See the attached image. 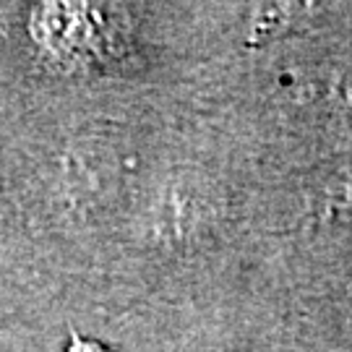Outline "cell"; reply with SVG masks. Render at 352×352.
I'll list each match as a JSON object with an SVG mask.
<instances>
[{
	"mask_svg": "<svg viewBox=\"0 0 352 352\" xmlns=\"http://www.w3.org/2000/svg\"><path fill=\"white\" fill-rule=\"evenodd\" d=\"M68 352H113L107 347H102L100 342H91V340H81V337H74L71 340V347Z\"/></svg>",
	"mask_w": 352,
	"mask_h": 352,
	"instance_id": "obj_1",
	"label": "cell"
}]
</instances>
